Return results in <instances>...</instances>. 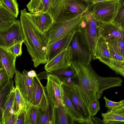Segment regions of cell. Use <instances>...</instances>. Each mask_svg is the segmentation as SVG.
<instances>
[{
  "mask_svg": "<svg viewBox=\"0 0 124 124\" xmlns=\"http://www.w3.org/2000/svg\"><path fill=\"white\" fill-rule=\"evenodd\" d=\"M110 68L116 73L124 77V61L118 63Z\"/></svg>",
  "mask_w": 124,
  "mask_h": 124,
  "instance_id": "cell-37",
  "label": "cell"
},
{
  "mask_svg": "<svg viewBox=\"0 0 124 124\" xmlns=\"http://www.w3.org/2000/svg\"><path fill=\"white\" fill-rule=\"evenodd\" d=\"M51 0H42L39 11L42 12H46L48 10Z\"/></svg>",
  "mask_w": 124,
  "mask_h": 124,
  "instance_id": "cell-39",
  "label": "cell"
},
{
  "mask_svg": "<svg viewBox=\"0 0 124 124\" xmlns=\"http://www.w3.org/2000/svg\"><path fill=\"white\" fill-rule=\"evenodd\" d=\"M120 5L116 15L111 22L124 30V0H119Z\"/></svg>",
  "mask_w": 124,
  "mask_h": 124,
  "instance_id": "cell-27",
  "label": "cell"
},
{
  "mask_svg": "<svg viewBox=\"0 0 124 124\" xmlns=\"http://www.w3.org/2000/svg\"><path fill=\"white\" fill-rule=\"evenodd\" d=\"M106 40L108 44L115 46L124 58V41L116 37L112 38Z\"/></svg>",
  "mask_w": 124,
  "mask_h": 124,
  "instance_id": "cell-30",
  "label": "cell"
},
{
  "mask_svg": "<svg viewBox=\"0 0 124 124\" xmlns=\"http://www.w3.org/2000/svg\"><path fill=\"white\" fill-rule=\"evenodd\" d=\"M10 78L2 64L0 65V85H4L10 80Z\"/></svg>",
  "mask_w": 124,
  "mask_h": 124,
  "instance_id": "cell-35",
  "label": "cell"
},
{
  "mask_svg": "<svg viewBox=\"0 0 124 124\" xmlns=\"http://www.w3.org/2000/svg\"><path fill=\"white\" fill-rule=\"evenodd\" d=\"M101 114L104 124H124V116L114 113L111 110Z\"/></svg>",
  "mask_w": 124,
  "mask_h": 124,
  "instance_id": "cell-23",
  "label": "cell"
},
{
  "mask_svg": "<svg viewBox=\"0 0 124 124\" xmlns=\"http://www.w3.org/2000/svg\"><path fill=\"white\" fill-rule=\"evenodd\" d=\"M13 85V81L12 80L10 79L6 84L1 88L0 94V109L3 104L6 96L9 93Z\"/></svg>",
  "mask_w": 124,
  "mask_h": 124,
  "instance_id": "cell-32",
  "label": "cell"
},
{
  "mask_svg": "<svg viewBox=\"0 0 124 124\" xmlns=\"http://www.w3.org/2000/svg\"><path fill=\"white\" fill-rule=\"evenodd\" d=\"M18 115L17 114L13 115L5 122L4 124H15Z\"/></svg>",
  "mask_w": 124,
  "mask_h": 124,
  "instance_id": "cell-42",
  "label": "cell"
},
{
  "mask_svg": "<svg viewBox=\"0 0 124 124\" xmlns=\"http://www.w3.org/2000/svg\"><path fill=\"white\" fill-rule=\"evenodd\" d=\"M85 18L84 15L73 17H61L54 21L45 34L48 44L52 43L76 31Z\"/></svg>",
  "mask_w": 124,
  "mask_h": 124,
  "instance_id": "cell-4",
  "label": "cell"
},
{
  "mask_svg": "<svg viewBox=\"0 0 124 124\" xmlns=\"http://www.w3.org/2000/svg\"><path fill=\"white\" fill-rule=\"evenodd\" d=\"M74 124H93L91 118L90 119H85L83 118H74Z\"/></svg>",
  "mask_w": 124,
  "mask_h": 124,
  "instance_id": "cell-41",
  "label": "cell"
},
{
  "mask_svg": "<svg viewBox=\"0 0 124 124\" xmlns=\"http://www.w3.org/2000/svg\"><path fill=\"white\" fill-rule=\"evenodd\" d=\"M57 77L60 80L67 78L75 79L76 75V71L71 65L50 73Z\"/></svg>",
  "mask_w": 124,
  "mask_h": 124,
  "instance_id": "cell-24",
  "label": "cell"
},
{
  "mask_svg": "<svg viewBox=\"0 0 124 124\" xmlns=\"http://www.w3.org/2000/svg\"><path fill=\"white\" fill-rule=\"evenodd\" d=\"M84 15L85 18L77 30L80 33L85 42L89 49L92 59L95 60V48L100 36L98 23L90 10L87 11Z\"/></svg>",
  "mask_w": 124,
  "mask_h": 124,
  "instance_id": "cell-5",
  "label": "cell"
},
{
  "mask_svg": "<svg viewBox=\"0 0 124 124\" xmlns=\"http://www.w3.org/2000/svg\"><path fill=\"white\" fill-rule=\"evenodd\" d=\"M100 109V105L98 99H95L93 101L90 110L92 115L93 116L95 115Z\"/></svg>",
  "mask_w": 124,
  "mask_h": 124,
  "instance_id": "cell-38",
  "label": "cell"
},
{
  "mask_svg": "<svg viewBox=\"0 0 124 124\" xmlns=\"http://www.w3.org/2000/svg\"><path fill=\"white\" fill-rule=\"evenodd\" d=\"M42 0H31L26 6L29 11L31 12H38L40 7Z\"/></svg>",
  "mask_w": 124,
  "mask_h": 124,
  "instance_id": "cell-34",
  "label": "cell"
},
{
  "mask_svg": "<svg viewBox=\"0 0 124 124\" xmlns=\"http://www.w3.org/2000/svg\"><path fill=\"white\" fill-rule=\"evenodd\" d=\"M15 89L13 85L6 96L2 107L0 109L1 116L0 124H4L9 112L14 107L15 100Z\"/></svg>",
  "mask_w": 124,
  "mask_h": 124,
  "instance_id": "cell-20",
  "label": "cell"
},
{
  "mask_svg": "<svg viewBox=\"0 0 124 124\" xmlns=\"http://www.w3.org/2000/svg\"><path fill=\"white\" fill-rule=\"evenodd\" d=\"M93 4L87 0H51L47 12L54 21L61 17L83 15L91 9Z\"/></svg>",
  "mask_w": 124,
  "mask_h": 124,
  "instance_id": "cell-3",
  "label": "cell"
},
{
  "mask_svg": "<svg viewBox=\"0 0 124 124\" xmlns=\"http://www.w3.org/2000/svg\"><path fill=\"white\" fill-rule=\"evenodd\" d=\"M51 104L48 106L38 108L36 124H53V108Z\"/></svg>",
  "mask_w": 124,
  "mask_h": 124,
  "instance_id": "cell-19",
  "label": "cell"
},
{
  "mask_svg": "<svg viewBox=\"0 0 124 124\" xmlns=\"http://www.w3.org/2000/svg\"><path fill=\"white\" fill-rule=\"evenodd\" d=\"M53 120V124H73L74 118L64 104L54 107Z\"/></svg>",
  "mask_w": 124,
  "mask_h": 124,
  "instance_id": "cell-18",
  "label": "cell"
},
{
  "mask_svg": "<svg viewBox=\"0 0 124 124\" xmlns=\"http://www.w3.org/2000/svg\"><path fill=\"white\" fill-rule=\"evenodd\" d=\"M108 44L113 60V64L112 67L118 63L124 61V58L116 48L113 45L108 43Z\"/></svg>",
  "mask_w": 124,
  "mask_h": 124,
  "instance_id": "cell-31",
  "label": "cell"
},
{
  "mask_svg": "<svg viewBox=\"0 0 124 124\" xmlns=\"http://www.w3.org/2000/svg\"><path fill=\"white\" fill-rule=\"evenodd\" d=\"M15 104L17 114L18 115L24 111H26L29 105L22 94L18 88L16 87Z\"/></svg>",
  "mask_w": 124,
  "mask_h": 124,
  "instance_id": "cell-25",
  "label": "cell"
},
{
  "mask_svg": "<svg viewBox=\"0 0 124 124\" xmlns=\"http://www.w3.org/2000/svg\"><path fill=\"white\" fill-rule=\"evenodd\" d=\"M26 8L21 11L20 20L24 33L23 42L32 58L34 67L47 62V41L45 33L38 30L31 20Z\"/></svg>",
  "mask_w": 124,
  "mask_h": 124,
  "instance_id": "cell-2",
  "label": "cell"
},
{
  "mask_svg": "<svg viewBox=\"0 0 124 124\" xmlns=\"http://www.w3.org/2000/svg\"><path fill=\"white\" fill-rule=\"evenodd\" d=\"M15 18L7 9L0 5V32L11 25L16 20Z\"/></svg>",
  "mask_w": 124,
  "mask_h": 124,
  "instance_id": "cell-22",
  "label": "cell"
},
{
  "mask_svg": "<svg viewBox=\"0 0 124 124\" xmlns=\"http://www.w3.org/2000/svg\"><path fill=\"white\" fill-rule=\"evenodd\" d=\"M95 59L99 60L110 68L113 64L112 58L106 40L101 36L97 41L95 51Z\"/></svg>",
  "mask_w": 124,
  "mask_h": 124,
  "instance_id": "cell-14",
  "label": "cell"
},
{
  "mask_svg": "<svg viewBox=\"0 0 124 124\" xmlns=\"http://www.w3.org/2000/svg\"><path fill=\"white\" fill-rule=\"evenodd\" d=\"M62 90L63 102L67 110L74 119L82 118L69 98L64 92L62 87Z\"/></svg>",
  "mask_w": 124,
  "mask_h": 124,
  "instance_id": "cell-26",
  "label": "cell"
},
{
  "mask_svg": "<svg viewBox=\"0 0 124 124\" xmlns=\"http://www.w3.org/2000/svg\"><path fill=\"white\" fill-rule=\"evenodd\" d=\"M38 107L29 105L26 111L25 124H36Z\"/></svg>",
  "mask_w": 124,
  "mask_h": 124,
  "instance_id": "cell-29",
  "label": "cell"
},
{
  "mask_svg": "<svg viewBox=\"0 0 124 124\" xmlns=\"http://www.w3.org/2000/svg\"><path fill=\"white\" fill-rule=\"evenodd\" d=\"M46 85L45 87L47 96L54 107L63 104L61 81L57 76L49 74Z\"/></svg>",
  "mask_w": 124,
  "mask_h": 124,
  "instance_id": "cell-11",
  "label": "cell"
},
{
  "mask_svg": "<svg viewBox=\"0 0 124 124\" xmlns=\"http://www.w3.org/2000/svg\"><path fill=\"white\" fill-rule=\"evenodd\" d=\"M24 70L22 73L16 70L14 78L15 86L17 87L28 105H31L34 88V78L27 75Z\"/></svg>",
  "mask_w": 124,
  "mask_h": 124,
  "instance_id": "cell-10",
  "label": "cell"
},
{
  "mask_svg": "<svg viewBox=\"0 0 124 124\" xmlns=\"http://www.w3.org/2000/svg\"><path fill=\"white\" fill-rule=\"evenodd\" d=\"M119 5V1L116 0L99 2L93 5L91 11L98 22L109 23L115 16Z\"/></svg>",
  "mask_w": 124,
  "mask_h": 124,
  "instance_id": "cell-6",
  "label": "cell"
},
{
  "mask_svg": "<svg viewBox=\"0 0 124 124\" xmlns=\"http://www.w3.org/2000/svg\"><path fill=\"white\" fill-rule=\"evenodd\" d=\"M103 99L105 102V107L109 110H116L124 107V99L116 102L110 100L105 96L104 97Z\"/></svg>",
  "mask_w": 124,
  "mask_h": 124,
  "instance_id": "cell-33",
  "label": "cell"
},
{
  "mask_svg": "<svg viewBox=\"0 0 124 124\" xmlns=\"http://www.w3.org/2000/svg\"><path fill=\"white\" fill-rule=\"evenodd\" d=\"M24 36L21 21L16 20L10 26L0 32V46L7 49L24 42Z\"/></svg>",
  "mask_w": 124,
  "mask_h": 124,
  "instance_id": "cell-9",
  "label": "cell"
},
{
  "mask_svg": "<svg viewBox=\"0 0 124 124\" xmlns=\"http://www.w3.org/2000/svg\"><path fill=\"white\" fill-rule=\"evenodd\" d=\"M61 86L82 118L90 119L93 116L76 84H68L61 82Z\"/></svg>",
  "mask_w": 124,
  "mask_h": 124,
  "instance_id": "cell-8",
  "label": "cell"
},
{
  "mask_svg": "<svg viewBox=\"0 0 124 124\" xmlns=\"http://www.w3.org/2000/svg\"><path fill=\"white\" fill-rule=\"evenodd\" d=\"M27 14L36 28L42 33L47 32L54 22L52 17L47 12H27Z\"/></svg>",
  "mask_w": 124,
  "mask_h": 124,
  "instance_id": "cell-13",
  "label": "cell"
},
{
  "mask_svg": "<svg viewBox=\"0 0 124 124\" xmlns=\"http://www.w3.org/2000/svg\"><path fill=\"white\" fill-rule=\"evenodd\" d=\"M72 52L70 45L62 51L49 62L44 66L48 73H50L71 65Z\"/></svg>",
  "mask_w": 124,
  "mask_h": 124,
  "instance_id": "cell-12",
  "label": "cell"
},
{
  "mask_svg": "<svg viewBox=\"0 0 124 124\" xmlns=\"http://www.w3.org/2000/svg\"><path fill=\"white\" fill-rule=\"evenodd\" d=\"M26 111H23L18 115L15 124H25Z\"/></svg>",
  "mask_w": 124,
  "mask_h": 124,
  "instance_id": "cell-40",
  "label": "cell"
},
{
  "mask_svg": "<svg viewBox=\"0 0 124 124\" xmlns=\"http://www.w3.org/2000/svg\"><path fill=\"white\" fill-rule=\"evenodd\" d=\"M0 61L2 63L7 73L12 79L16 70V57L7 49L0 46Z\"/></svg>",
  "mask_w": 124,
  "mask_h": 124,
  "instance_id": "cell-17",
  "label": "cell"
},
{
  "mask_svg": "<svg viewBox=\"0 0 124 124\" xmlns=\"http://www.w3.org/2000/svg\"><path fill=\"white\" fill-rule=\"evenodd\" d=\"M34 88L31 105L38 107L46 93L45 88L43 86L37 75L34 78Z\"/></svg>",
  "mask_w": 124,
  "mask_h": 124,
  "instance_id": "cell-21",
  "label": "cell"
},
{
  "mask_svg": "<svg viewBox=\"0 0 124 124\" xmlns=\"http://www.w3.org/2000/svg\"><path fill=\"white\" fill-rule=\"evenodd\" d=\"M23 42L18 43L10 46L7 49L16 56L18 57L22 55V45Z\"/></svg>",
  "mask_w": 124,
  "mask_h": 124,
  "instance_id": "cell-36",
  "label": "cell"
},
{
  "mask_svg": "<svg viewBox=\"0 0 124 124\" xmlns=\"http://www.w3.org/2000/svg\"><path fill=\"white\" fill-rule=\"evenodd\" d=\"M0 5L11 12L16 18L19 14L18 5L16 0H0Z\"/></svg>",
  "mask_w": 124,
  "mask_h": 124,
  "instance_id": "cell-28",
  "label": "cell"
},
{
  "mask_svg": "<svg viewBox=\"0 0 124 124\" xmlns=\"http://www.w3.org/2000/svg\"><path fill=\"white\" fill-rule=\"evenodd\" d=\"M88 1H89L91 2H92L93 4H95L97 3L102 2V1H108L109 0H116L117 1H119V0H87Z\"/></svg>",
  "mask_w": 124,
  "mask_h": 124,
  "instance_id": "cell-46",
  "label": "cell"
},
{
  "mask_svg": "<svg viewBox=\"0 0 124 124\" xmlns=\"http://www.w3.org/2000/svg\"><path fill=\"white\" fill-rule=\"evenodd\" d=\"M75 32L52 43L48 44L47 51V62L70 45Z\"/></svg>",
  "mask_w": 124,
  "mask_h": 124,
  "instance_id": "cell-16",
  "label": "cell"
},
{
  "mask_svg": "<svg viewBox=\"0 0 124 124\" xmlns=\"http://www.w3.org/2000/svg\"><path fill=\"white\" fill-rule=\"evenodd\" d=\"M71 65L76 73V84L89 110L93 101L100 99L105 90L122 85L123 80L120 77L101 76L90 64L73 63Z\"/></svg>",
  "mask_w": 124,
  "mask_h": 124,
  "instance_id": "cell-1",
  "label": "cell"
},
{
  "mask_svg": "<svg viewBox=\"0 0 124 124\" xmlns=\"http://www.w3.org/2000/svg\"><path fill=\"white\" fill-rule=\"evenodd\" d=\"M114 113L124 116V107L115 110H111Z\"/></svg>",
  "mask_w": 124,
  "mask_h": 124,
  "instance_id": "cell-44",
  "label": "cell"
},
{
  "mask_svg": "<svg viewBox=\"0 0 124 124\" xmlns=\"http://www.w3.org/2000/svg\"><path fill=\"white\" fill-rule=\"evenodd\" d=\"M27 74L29 77L31 78H34L36 76L37 74L36 71L33 70L28 71Z\"/></svg>",
  "mask_w": 124,
  "mask_h": 124,
  "instance_id": "cell-45",
  "label": "cell"
},
{
  "mask_svg": "<svg viewBox=\"0 0 124 124\" xmlns=\"http://www.w3.org/2000/svg\"><path fill=\"white\" fill-rule=\"evenodd\" d=\"M70 45L72 52V63L85 65L90 64L92 59L91 52L80 33L77 30L74 33Z\"/></svg>",
  "mask_w": 124,
  "mask_h": 124,
  "instance_id": "cell-7",
  "label": "cell"
},
{
  "mask_svg": "<svg viewBox=\"0 0 124 124\" xmlns=\"http://www.w3.org/2000/svg\"><path fill=\"white\" fill-rule=\"evenodd\" d=\"M100 34L106 40L113 37L120 38L124 41V30L111 22H98Z\"/></svg>",
  "mask_w": 124,
  "mask_h": 124,
  "instance_id": "cell-15",
  "label": "cell"
},
{
  "mask_svg": "<svg viewBox=\"0 0 124 124\" xmlns=\"http://www.w3.org/2000/svg\"><path fill=\"white\" fill-rule=\"evenodd\" d=\"M49 74L46 71H43L37 74L36 75L39 80L43 79H47Z\"/></svg>",
  "mask_w": 124,
  "mask_h": 124,
  "instance_id": "cell-43",
  "label": "cell"
}]
</instances>
